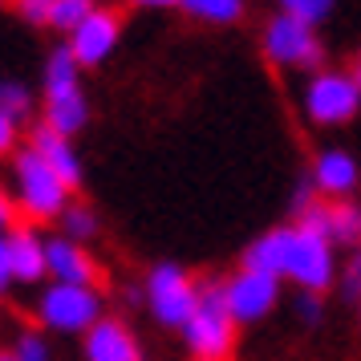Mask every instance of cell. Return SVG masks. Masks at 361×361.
Segmentation results:
<instances>
[{"label":"cell","instance_id":"6da1fadb","mask_svg":"<svg viewBox=\"0 0 361 361\" xmlns=\"http://www.w3.org/2000/svg\"><path fill=\"white\" fill-rule=\"evenodd\" d=\"M244 268L268 272L276 280H296L305 293H325L333 284V244L317 231L300 228H272L260 240H252L244 252Z\"/></svg>","mask_w":361,"mask_h":361},{"label":"cell","instance_id":"7a4b0ae2","mask_svg":"<svg viewBox=\"0 0 361 361\" xmlns=\"http://www.w3.org/2000/svg\"><path fill=\"white\" fill-rule=\"evenodd\" d=\"M13 187H17V212L29 224L61 219V212L69 207V187L29 142L13 150Z\"/></svg>","mask_w":361,"mask_h":361},{"label":"cell","instance_id":"3957f363","mask_svg":"<svg viewBox=\"0 0 361 361\" xmlns=\"http://www.w3.org/2000/svg\"><path fill=\"white\" fill-rule=\"evenodd\" d=\"M57 134H73L90 122V102H85L82 90V66L78 57L69 53V45H57V49L45 57V118Z\"/></svg>","mask_w":361,"mask_h":361},{"label":"cell","instance_id":"277c9868","mask_svg":"<svg viewBox=\"0 0 361 361\" xmlns=\"http://www.w3.org/2000/svg\"><path fill=\"white\" fill-rule=\"evenodd\" d=\"M187 349L195 361H228L231 341H235V321L228 312V296H224V280H199V309L195 317L183 325Z\"/></svg>","mask_w":361,"mask_h":361},{"label":"cell","instance_id":"5b68a950","mask_svg":"<svg viewBox=\"0 0 361 361\" xmlns=\"http://www.w3.org/2000/svg\"><path fill=\"white\" fill-rule=\"evenodd\" d=\"M264 53H268V61H276L284 69H325V45H321V37L312 25H305L300 17L293 13H276V17H268L264 25Z\"/></svg>","mask_w":361,"mask_h":361},{"label":"cell","instance_id":"8992f818","mask_svg":"<svg viewBox=\"0 0 361 361\" xmlns=\"http://www.w3.org/2000/svg\"><path fill=\"white\" fill-rule=\"evenodd\" d=\"M361 110V85L349 69H317L305 85V114L317 126H345Z\"/></svg>","mask_w":361,"mask_h":361},{"label":"cell","instance_id":"52a82bcc","mask_svg":"<svg viewBox=\"0 0 361 361\" xmlns=\"http://www.w3.org/2000/svg\"><path fill=\"white\" fill-rule=\"evenodd\" d=\"M37 321L53 333H90L102 321V293L85 284H49L37 300Z\"/></svg>","mask_w":361,"mask_h":361},{"label":"cell","instance_id":"ba28073f","mask_svg":"<svg viewBox=\"0 0 361 361\" xmlns=\"http://www.w3.org/2000/svg\"><path fill=\"white\" fill-rule=\"evenodd\" d=\"M147 300L163 325L183 329L199 309V280H191L179 264H159L147 276Z\"/></svg>","mask_w":361,"mask_h":361},{"label":"cell","instance_id":"9c48e42d","mask_svg":"<svg viewBox=\"0 0 361 361\" xmlns=\"http://www.w3.org/2000/svg\"><path fill=\"white\" fill-rule=\"evenodd\" d=\"M224 296H228V312L235 325H252L276 309L280 300V280L256 268H240L235 276L224 280Z\"/></svg>","mask_w":361,"mask_h":361},{"label":"cell","instance_id":"30bf717a","mask_svg":"<svg viewBox=\"0 0 361 361\" xmlns=\"http://www.w3.org/2000/svg\"><path fill=\"white\" fill-rule=\"evenodd\" d=\"M118 41H122V13H118V8H102V4H94V13L69 33L66 45H69V53L78 57V66L94 69L118 49Z\"/></svg>","mask_w":361,"mask_h":361},{"label":"cell","instance_id":"8fae6325","mask_svg":"<svg viewBox=\"0 0 361 361\" xmlns=\"http://www.w3.org/2000/svg\"><path fill=\"white\" fill-rule=\"evenodd\" d=\"M300 228L325 235L329 244L361 247V207L349 199H312L305 212L296 215Z\"/></svg>","mask_w":361,"mask_h":361},{"label":"cell","instance_id":"7c38bea8","mask_svg":"<svg viewBox=\"0 0 361 361\" xmlns=\"http://www.w3.org/2000/svg\"><path fill=\"white\" fill-rule=\"evenodd\" d=\"M45 264H49V276L57 280V284H85V288H98L102 284L98 260H94L78 240H69V235L45 240Z\"/></svg>","mask_w":361,"mask_h":361},{"label":"cell","instance_id":"4fadbf2b","mask_svg":"<svg viewBox=\"0 0 361 361\" xmlns=\"http://www.w3.org/2000/svg\"><path fill=\"white\" fill-rule=\"evenodd\" d=\"M357 179H361V166L349 150H321L317 163H312V187L321 191L325 199H345L357 191Z\"/></svg>","mask_w":361,"mask_h":361},{"label":"cell","instance_id":"5bb4252c","mask_svg":"<svg viewBox=\"0 0 361 361\" xmlns=\"http://www.w3.org/2000/svg\"><path fill=\"white\" fill-rule=\"evenodd\" d=\"M29 147L61 175V183H66L69 191L82 187V159H78V150H73V142H69L66 134H57L49 122H37L33 134H29Z\"/></svg>","mask_w":361,"mask_h":361},{"label":"cell","instance_id":"9a60e30c","mask_svg":"<svg viewBox=\"0 0 361 361\" xmlns=\"http://www.w3.org/2000/svg\"><path fill=\"white\" fill-rule=\"evenodd\" d=\"M85 361H138V341L122 321L102 317L85 333Z\"/></svg>","mask_w":361,"mask_h":361},{"label":"cell","instance_id":"2e32d148","mask_svg":"<svg viewBox=\"0 0 361 361\" xmlns=\"http://www.w3.org/2000/svg\"><path fill=\"white\" fill-rule=\"evenodd\" d=\"M8 260H13V280H20V284H37L49 272V264H45V240L37 235L33 224H17V228L8 231Z\"/></svg>","mask_w":361,"mask_h":361},{"label":"cell","instance_id":"e0dca14e","mask_svg":"<svg viewBox=\"0 0 361 361\" xmlns=\"http://www.w3.org/2000/svg\"><path fill=\"white\" fill-rule=\"evenodd\" d=\"M179 8L203 25H235L244 17V0H183Z\"/></svg>","mask_w":361,"mask_h":361},{"label":"cell","instance_id":"ac0fdd59","mask_svg":"<svg viewBox=\"0 0 361 361\" xmlns=\"http://www.w3.org/2000/svg\"><path fill=\"white\" fill-rule=\"evenodd\" d=\"M61 228H66L69 240L85 244V240L98 235V215H94V207H85V203H69L66 212H61Z\"/></svg>","mask_w":361,"mask_h":361},{"label":"cell","instance_id":"d6986e66","mask_svg":"<svg viewBox=\"0 0 361 361\" xmlns=\"http://www.w3.org/2000/svg\"><path fill=\"white\" fill-rule=\"evenodd\" d=\"M94 13V0H53V13H49V29L57 33H73L85 17Z\"/></svg>","mask_w":361,"mask_h":361},{"label":"cell","instance_id":"ffe728a7","mask_svg":"<svg viewBox=\"0 0 361 361\" xmlns=\"http://www.w3.org/2000/svg\"><path fill=\"white\" fill-rule=\"evenodd\" d=\"M0 110H8L17 122H25L33 114V90L20 82H0Z\"/></svg>","mask_w":361,"mask_h":361},{"label":"cell","instance_id":"44dd1931","mask_svg":"<svg viewBox=\"0 0 361 361\" xmlns=\"http://www.w3.org/2000/svg\"><path fill=\"white\" fill-rule=\"evenodd\" d=\"M280 4V13H293V17H300L305 25H321V20L337 8V0H276Z\"/></svg>","mask_w":361,"mask_h":361},{"label":"cell","instance_id":"7402d4cb","mask_svg":"<svg viewBox=\"0 0 361 361\" xmlns=\"http://www.w3.org/2000/svg\"><path fill=\"white\" fill-rule=\"evenodd\" d=\"M13 357L17 361H49V345H45L41 333L25 329V333L17 337V345H13Z\"/></svg>","mask_w":361,"mask_h":361},{"label":"cell","instance_id":"603a6c76","mask_svg":"<svg viewBox=\"0 0 361 361\" xmlns=\"http://www.w3.org/2000/svg\"><path fill=\"white\" fill-rule=\"evenodd\" d=\"M13 8H17L20 20H29V25H49L53 0H13Z\"/></svg>","mask_w":361,"mask_h":361},{"label":"cell","instance_id":"cb8c5ba5","mask_svg":"<svg viewBox=\"0 0 361 361\" xmlns=\"http://www.w3.org/2000/svg\"><path fill=\"white\" fill-rule=\"evenodd\" d=\"M293 309H296V317H300L305 325H317V321H321V293H305V288H300Z\"/></svg>","mask_w":361,"mask_h":361},{"label":"cell","instance_id":"d4e9b609","mask_svg":"<svg viewBox=\"0 0 361 361\" xmlns=\"http://www.w3.org/2000/svg\"><path fill=\"white\" fill-rule=\"evenodd\" d=\"M17 126H20L17 118L8 114V110H0V159L17 150Z\"/></svg>","mask_w":361,"mask_h":361},{"label":"cell","instance_id":"484cf974","mask_svg":"<svg viewBox=\"0 0 361 361\" xmlns=\"http://www.w3.org/2000/svg\"><path fill=\"white\" fill-rule=\"evenodd\" d=\"M341 293L349 296V300H361V252H353V260H349V268H345Z\"/></svg>","mask_w":361,"mask_h":361},{"label":"cell","instance_id":"4316f807","mask_svg":"<svg viewBox=\"0 0 361 361\" xmlns=\"http://www.w3.org/2000/svg\"><path fill=\"white\" fill-rule=\"evenodd\" d=\"M13 219H17V203H13V199H8V191L0 187V235H8V231L17 228Z\"/></svg>","mask_w":361,"mask_h":361},{"label":"cell","instance_id":"83f0119b","mask_svg":"<svg viewBox=\"0 0 361 361\" xmlns=\"http://www.w3.org/2000/svg\"><path fill=\"white\" fill-rule=\"evenodd\" d=\"M13 284V260H8V235H0V296Z\"/></svg>","mask_w":361,"mask_h":361},{"label":"cell","instance_id":"f1b7e54d","mask_svg":"<svg viewBox=\"0 0 361 361\" xmlns=\"http://www.w3.org/2000/svg\"><path fill=\"white\" fill-rule=\"evenodd\" d=\"M126 4H134V8H171V4H175V8H179L183 0H126Z\"/></svg>","mask_w":361,"mask_h":361},{"label":"cell","instance_id":"f546056e","mask_svg":"<svg viewBox=\"0 0 361 361\" xmlns=\"http://www.w3.org/2000/svg\"><path fill=\"white\" fill-rule=\"evenodd\" d=\"M353 78H357V85H361V53H357V61H353V69H349Z\"/></svg>","mask_w":361,"mask_h":361},{"label":"cell","instance_id":"4dcf8cb0","mask_svg":"<svg viewBox=\"0 0 361 361\" xmlns=\"http://www.w3.org/2000/svg\"><path fill=\"white\" fill-rule=\"evenodd\" d=\"M0 361H17L13 357V349H0Z\"/></svg>","mask_w":361,"mask_h":361},{"label":"cell","instance_id":"1f68e13d","mask_svg":"<svg viewBox=\"0 0 361 361\" xmlns=\"http://www.w3.org/2000/svg\"><path fill=\"white\" fill-rule=\"evenodd\" d=\"M357 312H361V300H357Z\"/></svg>","mask_w":361,"mask_h":361}]
</instances>
